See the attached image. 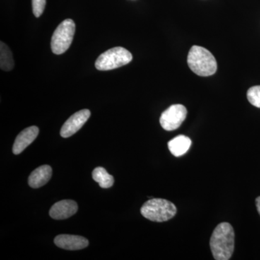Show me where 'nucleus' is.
Instances as JSON below:
<instances>
[{
  "mask_svg": "<svg viewBox=\"0 0 260 260\" xmlns=\"http://www.w3.org/2000/svg\"><path fill=\"white\" fill-rule=\"evenodd\" d=\"M210 246L214 259H231L235 246V233L230 223L223 222L217 225L210 238Z\"/></svg>",
  "mask_w": 260,
  "mask_h": 260,
  "instance_id": "1",
  "label": "nucleus"
},
{
  "mask_svg": "<svg viewBox=\"0 0 260 260\" xmlns=\"http://www.w3.org/2000/svg\"><path fill=\"white\" fill-rule=\"evenodd\" d=\"M189 68L195 74L208 77L216 73L218 65L215 56L208 49L193 46L187 56Z\"/></svg>",
  "mask_w": 260,
  "mask_h": 260,
  "instance_id": "2",
  "label": "nucleus"
},
{
  "mask_svg": "<svg viewBox=\"0 0 260 260\" xmlns=\"http://www.w3.org/2000/svg\"><path fill=\"white\" fill-rule=\"evenodd\" d=\"M140 213L144 218L151 221L161 223L174 218L177 209L176 205L169 200L153 198L142 206Z\"/></svg>",
  "mask_w": 260,
  "mask_h": 260,
  "instance_id": "3",
  "label": "nucleus"
},
{
  "mask_svg": "<svg viewBox=\"0 0 260 260\" xmlns=\"http://www.w3.org/2000/svg\"><path fill=\"white\" fill-rule=\"evenodd\" d=\"M133 60V55L124 48H112L103 53L95 61L97 70L107 71L121 68Z\"/></svg>",
  "mask_w": 260,
  "mask_h": 260,
  "instance_id": "4",
  "label": "nucleus"
},
{
  "mask_svg": "<svg viewBox=\"0 0 260 260\" xmlns=\"http://www.w3.org/2000/svg\"><path fill=\"white\" fill-rule=\"evenodd\" d=\"M75 32V24L72 19L61 22L51 37V47L54 54H62L69 49Z\"/></svg>",
  "mask_w": 260,
  "mask_h": 260,
  "instance_id": "5",
  "label": "nucleus"
},
{
  "mask_svg": "<svg viewBox=\"0 0 260 260\" xmlns=\"http://www.w3.org/2000/svg\"><path fill=\"white\" fill-rule=\"evenodd\" d=\"M187 110L181 104H174L168 108L162 113L160 117V124L167 131L178 129L185 120Z\"/></svg>",
  "mask_w": 260,
  "mask_h": 260,
  "instance_id": "6",
  "label": "nucleus"
},
{
  "mask_svg": "<svg viewBox=\"0 0 260 260\" xmlns=\"http://www.w3.org/2000/svg\"><path fill=\"white\" fill-rule=\"evenodd\" d=\"M90 116V112L88 109H83L75 113L63 124L60 131L61 136L64 138L73 136L83 127Z\"/></svg>",
  "mask_w": 260,
  "mask_h": 260,
  "instance_id": "7",
  "label": "nucleus"
},
{
  "mask_svg": "<svg viewBox=\"0 0 260 260\" xmlns=\"http://www.w3.org/2000/svg\"><path fill=\"white\" fill-rule=\"evenodd\" d=\"M78 205L73 200H64L55 203L50 209L49 215L55 220L69 218L77 213Z\"/></svg>",
  "mask_w": 260,
  "mask_h": 260,
  "instance_id": "8",
  "label": "nucleus"
},
{
  "mask_svg": "<svg viewBox=\"0 0 260 260\" xmlns=\"http://www.w3.org/2000/svg\"><path fill=\"white\" fill-rule=\"evenodd\" d=\"M54 243L58 247L67 250H79L88 246V240L80 236L61 234L54 239Z\"/></svg>",
  "mask_w": 260,
  "mask_h": 260,
  "instance_id": "9",
  "label": "nucleus"
},
{
  "mask_svg": "<svg viewBox=\"0 0 260 260\" xmlns=\"http://www.w3.org/2000/svg\"><path fill=\"white\" fill-rule=\"evenodd\" d=\"M39 133V129L36 126H30L23 130L15 140L13 148V153L15 155L21 153L36 140Z\"/></svg>",
  "mask_w": 260,
  "mask_h": 260,
  "instance_id": "10",
  "label": "nucleus"
},
{
  "mask_svg": "<svg viewBox=\"0 0 260 260\" xmlns=\"http://www.w3.org/2000/svg\"><path fill=\"white\" fill-rule=\"evenodd\" d=\"M52 175V169L48 165L37 168L30 174L28 178V184L30 187L37 188L45 185L50 180Z\"/></svg>",
  "mask_w": 260,
  "mask_h": 260,
  "instance_id": "11",
  "label": "nucleus"
},
{
  "mask_svg": "<svg viewBox=\"0 0 260 260\" xmlns=\"http://www.w3.org/2000/svg\"><path fill=\"white\" fill-rule=\"evenodd\" d=\"M191 145L190 138L185 135H179L168 143V147L173 155L180 157L189 150Z\"/></svg>",
  "mask_w": 260,
  "mask_h": 260,
  "instance_id": "12",
  "label": "nucleus"
},
{
  "mask_svg": "<svg viewBox=\"0 0 260 260\" xmlns=\"http://www.w3.org/2000/svg\"><path fill=\"white\" fill-rule=\"evenodd\" d=\"M92 176H93V180L99 183V186L104 188V189L110 188L111 186L114 185V177L110 175L104 168H95L93 170Z\"/></svg>",
  "mask_w": 260,
  "mask_h": 260,
  "instance_id": "13",
  "label": "nucleus"
},
{
  "mask_svg": "<svg viewBox=\"0 0 260 260\" xmlns=\"http://www.w3.org/2000/svg\"><path fill=\"white\" fill-rule=\"evenodd\" d=\"M0 68L4 71H11L14 68V59L10 48L4 42L0 43Z\"/></svg>",
  "mask_w": 260,
  "mask_h": 260,
  "instance_id": "14",
  "label": "nucleus"
},
{
  "mask_svg": "<svg viewBox=\"0 0 260 260\" xmlns=\"http://www.w3.org/2000/svg\"><path fill=\"white\" fill-rule=\"evenodd\" d=\"M247 99L251 105L260 109V85L251 87L248 90Z\"/></svg>",
  "mask_w": 260,
  "mask_h": 260,
  "instance_id": "15",
  "label": "nucleus"
},
{
  "mask_svg": "<svg viewBox=\"0 0 260 260\" xmlns=\"http://www.w3.org/2000/svg\"><path fill=\"white\" fill-rule=\"evenodd\" d=\"M47 0H32V12L37 18H39L45 9Z\"/></svg>",
  "mask_w": 260,
  "mask_h": 260,
  "instance_id": "16",
  "label": "nucleus"
},
{
  "mask_svg": "<svg viewBox=\"0 0 260 260\" xmlns=\"http://www.w3.org/2000/svg\"><path fill=\"white\" fill-rule=\"evenodd\" d=\"M256 208H257L258 213L260 215V197H258L256 199Z\"/></svg>",
  "mask_w": 260,
  "mask_h": 260,
  "instance_id": "17",
  "label": "nucleus"
}]
</instances>
